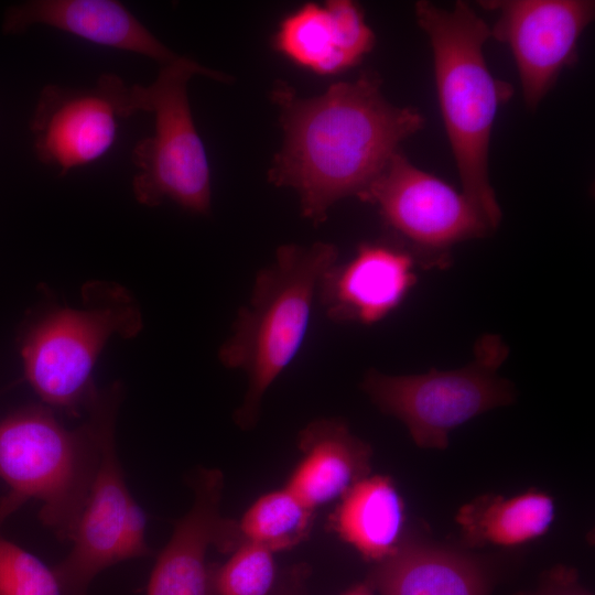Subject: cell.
<instances>
[{
    "instance_id": "6da1fadb",
    "label": "cell",
    "mask_w": 595,
    "mask_h": 595,
    "mask_svg": "<svg viewBox=\"0 0 595 595\" xmlns=\"http://www.w3.org/2000/svg\"><path fill=\"white\" fill-rule=\"evenodd\" d=\"M380 86L377 75L365 73L314 98H300L285 85L273 91L284 143L270 181L295 190L303 216L314 224L323 223L337 201L359 197L398 145L423 127L419 111L390 104Z\"/></svg>"
},
{
    "instance_id": "7a4b0ae2",
    "label": "cell",
    "mask_w": 595,
    "mask_h": 595,
    "mask_svg": "<svg viewBox=\"0 0 595 595\" xmlns=\"http://www.w3.org/2000/svg\"><path fill=\"white\" fill-rule=\"evenodd\" d=\"M414 8L432 47L440 110L462 192L495 229L502 215L489 181V143L497 110L512 87L490 73L483 52L490 29L469 4L457 1L446 10L418 1Z\"/></svg>"
},
{
    "instance_id": "3957f363",
    "label": "cell",
    "mask_w": 595,
    "mask_h": 595,
    "mask_svg": "<svg viewBox=\"0 0 595 595\" xmlns=\"http://www.w3.org/2000/svg\"><path fill=\"white\" fill-rule=\"evenodd\" d=\"M121 386L97 390L76 429L65 428L48 405H29L0 421V479L41 502V522L71 541L86 505L106 426L116 421Z\"/></svg>"
},
{
    "instance_id": "277c9868",
    "label": "cell",
    "mask_w": 595,
    "mask_h": 595,
    "mask_svg": "<svg viewBox=\"0 0 595 595\" xmlns=\"http://www.w3.org/2000/svg\"><path fill=\"white\" fill-rule=\"evenodd\" d=\"M337 259L338 249L329 242L283 245L257 273L250 300L218 351L226 368L248 377L244 401L235 412L240 428L256 425L264 393L296 356L320 284Z\"/></svg>"
},
{
    "instance_id": "5b68a950",
    "label": "cell",
    "mask_w": 595,
    "mask_h": 595,
    "mask_svg": "<svg viewBox=\"0 0 595 595\" xmlns=\"http://www.w3.org/2000/svg\"><path fill=\"white\" fill-rule=\"evenodd\" d=\"M141 328L139 306L125 288L90 282L82 307L51 311L28 333L21 349L26 379L47 405L78 416L98 390L91 371L105 344Z\"/></svg>"
},
{
    "instance_id": "8992f818",
    "label": "cell",
    "mask_w": 595,
    "mask_h": 595,
    "mask_svg": "<svg viewBox=\"0 0 595 595\" xmlns=\"http://www.w3.org/2000/svg\"><path fill=\"white\" fill-rule=\"evenodd\" d=\"M198 74L227 80L224 74L177 56L162 65L151 85L131 86L134 113L154 117L153 133L139 141L131 155L138 169L133 194L142 205L154 207L170 199L195 214L210 209L209 163L187 98V83Z\"/></svg>"
},
{
    "instance_id": "52a82bcc",
    "label": "cell",
    "mask_w": 595,
    "mask_h": 595,
    "mask_svg": "<svg viewBox=\"0 0 595 595\" xmlns=\"http://www.w3.org/2000/svg\"><path fill=\"white\" fill-rule=\"evenodd\" d=\"M508 354L500 336L486 334L475 344L474 359L463 368L408 376L371 369L361 387L382 412L407 426L418 446L444 450L455 428L513 401L510 382L497 375Z\"/></svg>"
},
{
    "instance_id": "ba28073f",
    "label": "cell",
    "mask_w": 595,
    "mask_h": 595,
    "mask_svg": "<svg viewBox=\"0 0 595 595\" xmlns=\"http://www.w3.org/2000/svg\"><path fill=\"white\" fill-rule=\"evenodd\" d=\"M359 198L378 206L386 225L425 269L447 268L454 245L494 230L462 191L416 167L400 152Z\"/></svg>"
},
{
    "instance_id": "9c48e42d",
    "label": "cell",
    "mask_w": 595,
    "mask_h": 595,
    "mask_svg": "<svg viewBox=\"0 0 595 595\" xmlns=\"http://www.w3.org/2000/svg\"><path fill=\"white\" fill-rule=\"evenodd\" d=\"M115 423L102 433L97 470L71 539L73 547L52 567L63 595H89V586L100 572L151 553L145 541V513L131 496L117 456Z\"/></svg>"
},
{
    "instance_id": "30bf717a",
    "label": "cell",
    "mask_w": 595,
    "mask_h": 595,
    "mask_svg": "<svg viewBox=\"0 0 595 595\" xmlns=\"http://www.w3.org/2000/svg\"><path fill=\"white\" fill-rule=\"evenodd\" d=\"M136 115L131 86L102 74L88 89L45 86L30 129L39 160L66 174L104 156L113 145L119 118Z\"/></svg>"
},
{
    "instance_id": "8fae6325",
    "label": "cell",
    "mask_w": 595,
    "mask_h": 595,
    "mask_svg": "<svg viewBox=\"0 0 595 595\" xmlns=\"http://www.w3.org/2000/svg\"><path fill=\"white\" fill-rule=\"evenodd\" d=\"M498 19L491 36L513 55L527 106L536 108L576 58L577 42L594 18L589 0L486 1Z\"/></svg>"
},
{
    "instance_id": "7c38bea8",
    "label": "cell",
    "mask_w": 595,
    "mask_h": 595,
    "mask_svg": "<svg viewBox=\"0 0 595 595\" xmlns=\"http://www.w3.org/2000/svg\"><path fill=\"white\" fill-rule=\"evenodd\" d=\"M195 499L191 510L174 527L158 555L147 595H207L206 552L214 545L231 553L244 541L238 522L220 512L224 476L216 468H201L191 480Z\"/></svg>"
},
{
    "instance_id": "4fadbf2b",
    "label": "cell",
    "mask_w": 595,
    "mask_h": 595,
    "mask_svg": "<svg viewBox=\"0 0 595 595\" xmlns=\"http://www.w3.org/2000/svg\"><path fill=\"white\" fill-rule=\"evenodd\" d=\"M415 261L401 246L364 244L343 264L324 275L318 296L336 323L374 324L404 299L416 281Z\"/></svg>"
},
{
    "instance_id": "5bb4252c",
    "label": "cell",
    "mask_w": 595,
    "mask_h": 595,
    "mask_svg": "<svg viewBox=\"0 0 595 595\" xmlns=\"http://www.w3.org/2000/svg\"><path fill=\"white\" fill-rule=\"evenodd\" d=\"M37 24L97 45L143 55L162 65L177 57L115 0L26 1L7 10L2 30L7 34H17Z\"/></svg>"
},
{
    "instance_id": "9a60e30c",
    "label": "cell",
    "mask_w": 595,
    "mask_h": 595,
    "mask_svg": "<svg viewBox=\"0 0 595 595\" xmlns=\"http://www.w3.org/2000/svg\"><path fill=\"white\" fill-rule=\"evenodd\" d=\"M299 447L303 456L285 488L313 510L342 498L370 474L371 447L339 419L307 424L299 435Z\"/></svg>"
},
{
    "instance_id": "2e32d148",
    "label": "cell",
    "mask_w": 595,
    "mask_h": 595,
    "mask_svg": "<svg viewBox=\"0 0 595 595\" xmlns=\"http://www.w3.org/2000/svg\"><path fill=\"white\" fill-rule=\"evenodd\" d=\"M368 583L380 595H486L479 565L461 553L407 543L377 563Z\"/></svg>"
},
{
    "instance_id": "e0dca14e",
    "label": "cell",
    "mask_w": 595,
    "mask_h": 595,
    "mask_svg": "<svg viewBox=\"0 0 595 595\" xmlns=\"http://www.w3.org/2000/svg\"><path fill=\"white\" fill-rule=\"evenodd\" d=\"M331 517L338 537L367 561L381 562L401 545L404 502L388 476H367L342 498Z\"/></svg>"
},
{
    "instance_id": "ac0fdd59",
    "label": "cell",
    "mask_w": 595,
    "mask_h": 595,
    "mask_svg": "<svg viewBox=\"0 0 595 595\" xmlns=\"http://www.w3.org/2000/svg\"><path fill=\"white\" fill-rule=\"evenodd\" d=\"M554 515L550 495L528 490L511 498L480 496L458 510L456 521L469 547H516L543 536Z\"/></svg>"
},
{
    "instance_id": "d6986e66",
    "label": "cell",
    "mask_w": 595,
    "mask_h": 595,
    "mask_svg": "<svg viewBox=\"0 0 595 595\" xmlns=\"http://www.w3.org/2000/svg\"><path fill=\"white\" fill-rule=\"evenodd\" d=\"M274 45L295 64L321 75L351 67L337 46L325 6L307 3L288 15L274 36Z\"/></svg>"
},
{
    "instance_id": "ffe728a7",
    "label": "cell",
    "mask_w": 595,
    "mask_h": 595,
    "mask_svg": "<svg viewBox=\"0 0 595 595\" xmlns=\"http://www.w3.org/2000/svg\"><path fill=\"white\" fill-rule=\"evenodd\" d=\"M314 511L284 487L257 499L238 528L242 541L260 544L274 553L292 549L309 537Z\"/></svg>"
},
{
    "instance_id": "44dd1931",
    "label": "cell",
    "mask_w": 595,
    "mask_h": 595,
    "mask_svg": "<svg viewBox=\"0 0 595 595\" xmlns=\"http://www.w3.org/2000/svg\"><path fill=\"white\" fill-rule=\"evenodd\" d=\"M226 563L208 567L207 595H268L275 581L273 552L244 541Z\"/></svg>"
},
{
    "instance_id": "7402d4cb",
    "label": "cell",
    "mask_w": 595,
    "mask_h": 595,
    "mask_svg": "<svg viewBox=\"0 0 595 595\" xmlns=\"http://www.w3.org/2000/svg\"><path fill=\"white\" fill-rule=\"evenodd\" d=\"M0 595H63L53 569L0 537Z\"/></svg>"
},
{
    "instance_id": "603a6c76",
    "label": "cell",
    "mask_w": 595,
    "mask_h": 595,
    "mask_svg": "<svg viewBox=\"0 0 595 595\" xmlns=\"http://www.w3.org/2000/svg\"><path fill=\"white\" fill-rule=\"evenodd\" d=\"M325 8L329 14L337 46L351 66L367 54L375 42L360 8L351 1H328Z\"/></svg>"
},
{
    "instance_id": "cb8c5ba5",
    "label": "cell",
    "mask_w": 595,
    "mask_h": 595,
    "mask_svg": "<svg viewBox=\"0 0 595 595\" xmlns=\"http://www.w3.org/2000/svg\"><path fill=\"white\" fill-rule=\"evenodd\" d=\"M306 570L304 567H295L290 572L286 582L281 586L275 595H303L302 581L304 580Z\"/></svg>"
},
{
    "instance_id": "d4e9b609",
    "label": "cell",
    "mask_w": 595,
    "mask_h": 595,
    "mask_svg": "<svg viewBox=\"0 0 595 595\" xmlns=\"http://www.w3.org/2000/svg\"><path fill=\"white\" fill-rule=\"evenodd\" d=\"M28 499L12 490L0 499V527Z\"/></svg>"
},
{
    "instance_id": "484cf974",
    "label": "cell",
    "mask_w": 595,
    "mask_h": 595,
    "mask_svg": "<svg viewBox=\"0 0 595 595\" xmlns=\"http://www.w3.org/2000/svg\"><path fill=\"white\" fill-rule=\"evenodd\" d=\"M372 591V586L368 582H366L353 586L342 595H374Z\"/></svg>"
},
{
    "instance_id": "4316f807",
    "label": "cell",
    "mask_w": 595,
    "mask_h": 595,
    "mask_svg": "<svg viewBox=\"0 0 595 595\" xmlns=\"http://www.w3.org/2000/svg\"><path fill=\"white\" fill-rule=\"evenodd\" d=\"M540 595H587V594L582 593L580 591H574V589H562V591H551V592H547Z\"/></svg>"
}]
</instances>
